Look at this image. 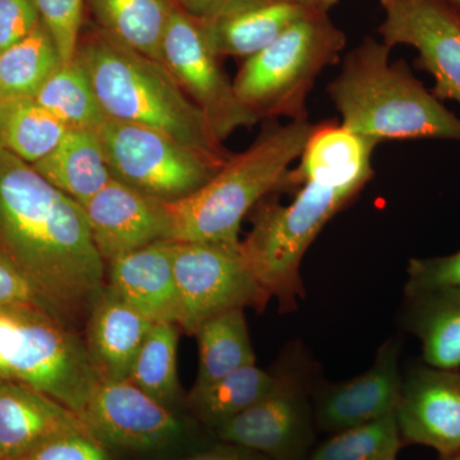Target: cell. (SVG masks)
Returning a JSON list of instances; mask_svg holds the SVG:
<instances>
[{"instance_id": "cell-6", "label": "cell", "mask_w": 460, "mask_h": 460, "mask_svg": "<svg viewBox=\"0 0 460 460\" xmlns=\"http://www.w3.org/2000/svg\"><path fill=\"white\" fill-rule=\"evenodd\" d=\"M345 42L329 13L311 12L246 58L233 81L235 95L260 120L308 119V95L323 69L339 62Z\"/></svg>"}, {"instance_id": "cell-24", "label": "cell", "mask_w": 460, "mask_h": 460, "mask_svg": "<svg viewBox=\"0 0 460 460\" xmlns=\"http://www.w3.org/2000/svg\"><path fill=\"white\" fill-rule=\"evenodd\" d=\"M99 29L114 40L162 60L163 40L177 5L172 0H87Z\"/></svg>"}, {"instance_id": "cell-25", "label": "cell", "mask_w": 460, "mask_h": 460, "mask_svg": "<svg viewBox=\"0 0 460 460\" xmlns=\"http://www.w3.org/2000/svg\"><path fill=\"white\" fill-rule=\"evenodd\" d=\"M195 337L199 372L192 390L204 389L239 368L256 365L244 308L226 311L205 321Z\"/></svg>"}, {"instance_id": "cell-38", "label": "cell", "mask_w": 460, "mask_h": 460, "mask_svg": "<svg viewBox=\"0 0 460 460\" xmlns=\"http://www.w3.org/2000/svg\"><path fill=\"white\" fill-rule=\"evenodd\" d=\"M181 11L198 21H208L228 9L238 0H172Z\"/></svg>"}, {"instance_id": "cell-8", "label": "cell", "mask_w": 460, "mask_h": 460, "mask_svg": "<svg viewBox=\"0 0 460 460\" xmlns=\"http://www.w3.org/2000/svg\"><path fill=\"white\" fill-rule=\"evenodd\" d=\"M271 392L214 431L217 440L271 460H307L313 452V392L317 365L299 343L288 345L274 371Z\"/></svg>"}, {"instance_id": "cell-30", "label": "cell", "mask_w": 460, "mask_h": 460, "mask_svg": "<svg viewBox=\"0 0 460 460\" xmlns=\"http://www.w3.org/2000/svg\"><path fill=\"white\" fill-rule=\"evenodd\" d=\"M178 341L180 326L177 323H154L128 377L142 392L169 408L181 401Z\"/></svg>"}, {"instance_id": "cell-7", "label": "cell", "mask_w": 460, "mask_h": 460, "mask_svg": "<svg viewBox=\"0 0 460 460\" xmlns=\"http://www.w3.org/2000/svg\"><path fill=\"white\" fill-rule=\"evenodd\" d=\"M0 380L39 390L78 416L100 383L78 329L42 308L0 310Z\"/></svg>"}, {"instance_id": "cell-2", "label": "cell", "mask_w": 460, "mask_h": 460, "mask_svg": "<svg viewBox=\"0 0 460 460\" xmlns=\"http://www.w3.org/2000/svg\"><path fill=\"white\" fill-rule=\"evenodd\" d=\"M75 59L86 72L109 119L164 133L217 165L223 166L232 156L164 63L100 29L80 38Z\"/></svg>"}, {"instance_id": "cell-35", "label": "cell", "mask_w": 460, "mask_h": 460, "mask_svg": "<svg viewBox=\"0 0 460 460\" xmlns=\"http://www.w3.org/2000/svg\"><path fill=\"white\" fill-rule=\"evenodd\" d=\"M14 308H42L58 314L17 266L0 251V310Z\"/></svg>"}, {"instance_id": "cell-42", "label": "cell", "mask_w": 460, "mask_h": 460, "mask_svg": "<svg viewBox=\"0 0 460 460\" xmlns=\"http://www.w3.org/2000/svg\"><path fill=\"white\" fill-rule=\"evenodd\" d=\"M0 460H2V459H0Z\"/></svg>"}, {"instance_id": "cell-4", "label": "cell", "mask_w": 460, "mask_h": 460, "mask_svg": "<svg viewBox=\"0 0 460 460\" xmlns=\"http://www.w3.org/2000/svg\"><path fill=\"white\" fill-rule=\"evenodd\" d=\"M269 122L259 138L243 153L230 156L205 186L187 198L166 202L174 242L241 243L244 217L281 189L314 127L308 119Z\"/></svg>"}, {"instance_id": "cell-19", "label": "cell", "mask_w": 460, "mask_h": 460, "mask_svg": "<svg viewBox=\"0 0 460 460\" xmlns=\"http://www.w3.org/2000/svg\"><path fill=\"white\" fill-rule=\"evenodd\" d=\"M87 431L62 402L22 384L0 380V459L17 460L66 432Z\"/></svg>"}, {"instance_id": "cell-27", "label": "cell", "mask_w": 460, "mask_h": 460, "mask_svg": "<svg viewBox=\"0 0 460 460\" xmlns=\"http://www.w3.org/2000/svg\"><path fill=\"white\" fill-rule=\"evenodd\" d=\"M274 384V372L250 365L204 389L190 390L187 404L193 417L214 432L265 398Z\"/></svg>"}, {"instance_id": "cell-32", "label": "cell", "mask_w": 460, "mask_h": 460, "mask_svg": "<svg viewBox=\"0 0 460 460\" xmlns=\"http://www.w3.org/2000/svg\"><path fill=\"white\" fill-rule=\"evenodd\" d=\"M41 21L57 42L63 65L75 59L83 27L84 0H35Z\"/></svg>"}, {"instance_id": "cell-5", "label": "cell", "mask_w": 460, "mask_h": 460, "mask_svg": "<svg viewBox=\"0 0 460 460\" xmlns=\"http://www.w3.org/2000/svg\"><path fill=\"white\" fill-rule=\"evenodd\" d=\"M290 204L263 199L251 211L252 228L241 242L248 270L281 313L298 307L305 293L302 260L321 230L358 198L359 190L305 181Z\"/></svg>"}, {"instance_id": "cell-10", "label": "cell", "mask_w": 460, "mask_h": 460, "mask_svg": "<svg viewBox=\"0 0 460 460\" xmlns=\"http://www.w3.org/2000/svg\"><path fill=\"white\" fill-rule=\"evenodd\" d=\"M172 266L177 325L187 334L195 335L205 321L226 311L246 307L262 311L270 301L248 270L241 243L174 242Z\"/></svg>"}, {"instance_id": "cell-11", "label": "cell", "mask_w": 460, "mask_h": 460, "mask_svg": "<svg viewBox=\"0 0 460 460\" xmlns=\"http://www.w3.org/2000/svg\"><path fill=\"white\" fill-rule=\"evenodd\" d=\"M217 59L199 21L175 7L163 40V63L223 142L260 118L242 104Z\"/></svg>"}, {"instance_id": "cell-22", "label": "cell", "mask_w": 460, "mask_h": 460, "mask_svg": "<svg viewBox=\"0 0 460 460\" xmlns=\"http://www.w3.org/2000/svg\"><path fill=\"white\" fill-rule=\"evenodd\" d=\"M45 181L80 205L111 181L98 132L66 129L51 153L31 165Z\"/></svg>"}, {"instance_id": "cell-23", "label": "cell", "mask_w": 460, "mask_h": 460, "mask_svg": "<svg viewBox=\"0 0 460 460\" xmlns=\"http://www.w3.org/2000/svg\"><path fill=\"white\" fill-rule=\"evenodd\" d=\"M405 298L402 323L420 341L423 361L431 367L459 370L460 287Z\"/></svg>"}, {"instance_id": "cell-17", "label": "cell", "mask_w": 460, "mask_h": 460, "mask_svg": "<svg viewBox=\"0 0 460 460\" xmlns=\"http://www.w3.org/2000/svg\"><path fill=\"white\" fill-rule=\"evenodd\" d=\"M377 142L334 120L314 124L299 164L290 169L280 190L298 189L305 181L361 190L374 175L372 154Z\"/></svg>"}, {"instance_id": "cell-14", "label": "cell", "mask_w": 460, "mask_h": 460, "mask_svg": "<svg viewBox=\"0 0 460 460\" xmlns=\"http://www.w3.org/2000/svg\"><path fill=\"white\" fill-rule=\"evenodd\" d=\"M401 350L399 339H386L374 365L359 376L341 383L317 378L313 392L316 429L335 435L394 411L402 387Z\"/></svg>"}, {"instance_id": "cell-26", "label": "cell", "mask_w": 460, "mask_h": 460, "mask_svg": "<svg viewBox=\"0 0 460 460\" xmlns=\"http://www.w3.org/2000/svg\"><path fill=\"white\" fill-rule=\"evenodd\" d=\"M63 66L62 57L45 23L0 53V100L35 99Z\"/></svg>"}, {"instance_id": "cell-15", "label": "cell", "mask_w": 460, "mask_h": 460, "mask_svg": "<svg viewBox=\"0 0 460 460\" xmlns=\"http://www.w3.org/2000/svg\"><path fill=\"white\" fill-rule=\"evenodd\" d=\"M91 237L105 263L156 242L174 241L166 202L111 178L86 204Z\"/></svg>"}, {"instance_id": "cell-40", "label": "cell", "mask_w": 460, "mask_h": 460, "mask_svg": "<svg viewBox=\"0 0 460 460\" xmlns=\"http://www.w3.org/2000/svg\"><path fill=\"white\" fill-rule=\"evenodd\" d=\"M444 2L460 17V0H444Z\"/></svg>"}, {"instance_id": "cell-1", "label": "cell", "mask_w": 460, "mask_h": 460, "mask_svg": "<svg viewBox=\"0 0 460 460\" xmlns=\"http://www.w3.org/2000/svg\"><path fill=\"white\" fill-rule=\"evenodd\" d=\"M0 251L78 329L107 283L84 208L0 147Z\"/></svg>"}, {"instance_id": "cell-36", "label": "cell", "mask_w": 460, "mask_h": 460, "mask_svg": "<svg viewBox=\"0 0 460 460\" xmlns=\"http://www.w3.org/2000/svg\"><path fill=\"white\" fill-rule=\"evenodd\" d=\"M40 22L35 0H0V53L26 38Z\"/></svg>"}, {"instance_id": "cell-3", "label": "cell", "mask_w": 460, "mask_h": 460, "mask_svg": "<svg viewBox=\"0 0 460 460\" xmlns=\"http://www.w3.org/2000/svg\"><path fill=\"white\" fill-rule=\"evenodd\" d=\"M392 48L365 39L345 56L328 95L354 133L376 141L438 138L460 141V119L420 83Z\"/></svg>"}, {"instance_id": "cell-41", "label": "cell", "mask_w": 460, "mask_h": 460, "mask_svg": "<svg viewBox=\"0 0 460 460\" xmlns=\"http://www.w3.org/2000/svg\"><path fill=\"white\" fill-rule=\"evenodd\" d=\"M438 460H460V452L449 454V456H438Z\"/></svg>"}, {"instance_id": "cell-33", "label": "cell", "mask_w": 460, "mask_h": 460, "mask_svg": "<svg viewBox=\"0 0 460 460\" xmlns=\"http://www.w3.org/2000/svg\"><path fill=\"white\" fill-rule=\"evenodd\" d=\"M460 287V251L449 256L411 259L408 265L405 296Z\"/></svg>"}, {"instance_id": "cell-13", "label": "cell", "mask_w": 460, "mask_h": 460, "mask_svg": "<svg viewBox=\"0 0 460 460\" xmlns=\"http://www.w3.org/2000/svg\"><path fill=\"white\" fill-rule=\"evenodd\" d=\"M384 21L378 32L387 47L410 45L417 66L434 77L432 93L460 104V17L444 0H378Z\"/></svg>"}, {"instance_id": "cell-18", "label": "cell", "mask_w": 460, "mask_h": 460, "mask_svg": "<svg viewBox=\"0 0 460 460\" xmlns=\"http://www.w3.org/2000/svg\"><path fill=\"white\" fill-rule=\"evenodd\" d=\"M154 321L105 283L84 321V344L100 381L127 380Z\"/></svg>"}, {"instance_id": "cell-39", "label": "cell", "mask_w": 460, "mask_h": 460, "mask_svg": "<svg viewBox=\"0 0 460 460\" xmlns=\"http://www.w3.org/2000/svg\"><path fill=\"white\" fill-rule=\"evenodd\" d=\"M301 2L314 11L329 13L330 9L332 5L337 4L338 0H301Z\"/></svg>"}, {"instance_id": "cell-34", "label": "cell", "mask_w": 460, "mask_h": 460, "mask_svg": "<svg viewBox=\"0 0 460 460\" xmlns=\"http://www.w3.org/2000/svg\"><path fill=\"white\" fill-rule=\"evenodd\" d=\"M17 460H114L111 450L89 431L58 435Z\"/></svg>"}, {"instance_id": "cell-31", "label": "cell", "mask_w": 460, "mask_h": 460, "mask_svg": "<svg viewBox=\"0 0 460 460\" xmlns=\"http://www.w3.org/2000/svg\"><path fill=\"white\" fill-rule=\"evenodd\" d=\"M395 411L374 422L332 435L307 460H398L402 447Z\"/></svg>"}, {"instance_id": "cell-9", "label": "cell", "mask_w": 460, "mask_h": 460, "mask_svg": "<svg viewBox=\"0 0 460 460\" xmlns=\"http://www.w3.org/2000/svg\"><path fill=\"white\" fill-rule=\"evenodd\" d=\"M111 178L164 202L187 198L222 166L171 136L109 119L98 132Z\"/></svg>"}, {"instance_id": "cell-29", "label": "cell", "mask_w": 460, "mask_h": 460, "mask_svg": "<svg viewBox=\"0 0 460 460\" xmlns=\"http://www.w3.org/2000/svg\"><path fill=\"white\" fill-rule=\"evenodd\" d=\"M66 129L99 132L109 118L77 60L63 65L35 96Z\"/></svg>"}, {"instance_id": "cell-12", "label": "cell", "mask_w": 460, "mask_h": 460, "mask_svg": "<svg viewBox=\"0 0 460 460\" xmlns=\"http://www.w3.org/2000/svg\"><path fill=\"white\" fill-rule=\"evenodd\" d=\"M80 417L87 431L109 450L163 452L187 436L186 423L172 408L128 378L100 381Z\"/></svg>"}, {"instance_id": "cell-21", "label": "cell", "mask_w": 460, "mask_h": 460, "mask_svg": "<svg viewBox=\"0 0 460 460\" xmlns=\"http://www.w3.org/2000/svg\"><path fill=\"white\" fill-rule=\"evenodd\" d=\"M311 12L314 9L301 0H238L217 17L199 22L217 57L248 58Z\"/></svg>"}, {"instance_id": "cell-16", "label": "cell", "mask_w": 460, "mask_h": 460, "mask_svg": "<svg viewBox=\"0 0 460 460\" xmlns=\"http://www.w3.org/2000/svg\"><path fill=\"white\" fill-rule=\"evenodd\" d=\"M395 417L402 444L425 445L438 456L459 453V370L428 365L405 372Z\"/></svg>"}, {"instance_id": "cell-37", "label": "cell", "mask_w": 460, "mask_h": 460, "mask_svg": "<svg viewBox=\"0 0 460 460\" xmlns=\"http://www.w3.org/2000/svg\"><path fill=\"white\" fill-rule=\"evenodd\" d=\"M180 460H271L262 454L228 443H219L206 447L198 452L189 454Z\"/></svg>"}, {"instance_id": "cell-28", "label": "cell", "mask_w": 460, "mask_h": 460, "mask_svg": "<svg viewBox=\"0 0 460 460\" xmlns=\"http://www.w3.org/2000/svg\"><path fill=\"white\" fill-rule=\"evenodd\" d=\"M66 132L35 99L0 100V147L27 164L51 153Z\"/></svg>"}, {"instance_id": "cell-20", "label": "cell", "mask_w": 460, "mask_h": 460, "mask_svg": "<svg viewBox=\"0 0 460 460\" xmlns=\"http://www.w3.org/2000/svg\"><path fill=\"white\" fill-rule=\"evenodd\" d=\"M172 246V241L156 242L107 262L109 286L154 323L178 320Z\"/></svg>"}]
</instances>
